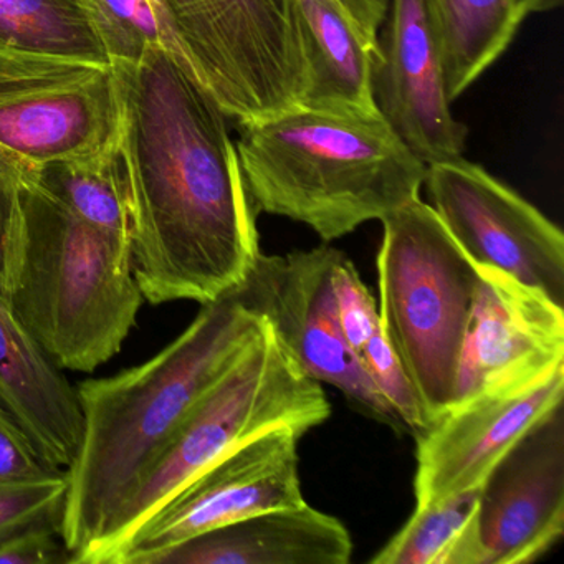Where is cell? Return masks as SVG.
Instances as JSON below:
<instances>
[{
	"label": "cell",
	"mask_w": 564,
	"mask_h": 564,
	"mask_svg": "<svg viewBox=\"0 0 564 564\" xmlns=\"http://www.w3.org/2000/svg\"><path fill=\"white\" fill-rule=\"evenodd\" d=\"M117 67L134 279L151 305L216 302L242 285L262 253L229 118L163 45Z\"/></svg>",
	"instance_id": "cell-1"
},
{
	"label": "cell",
	"mask_w": 564,
	"mask_h": 564,
	"mask_svg": "<svg viewBox=\"0 0 564 564\" xmlns=\"http://www.w3.org/2000/svg\"><path fill=\"white\" fill-rule=\"evenodd\" d=\"M267 325L230 293L203 305L194 322L153 358L75 388L82 438L65 470L61 521L70 563H88L194 405Z\"/></svg>",
	"instance_id": "cell-2"
},
{
	"label": "cell",
	"mask_w": 564,
	"mask_h": 564,
	"mask_svg": "<svg viewBox=\"0 0 564 564\" xmlns=\"http://www.w3.org/2000/svg\"><path fill=\"white\" fill-rule=\"evenodd\" d=\"M236 150L257 213L305 224L325 242L419 199L427 171L378 110L295 107L239 124Z\"/></svg>",
	"instance_id": "cell-3"
},
{
	"label": "cell",
	"mask_w": 564,
	"mask_h": 564,
	"mask_svg": "<svg viewBox=\"0 0 564 564\" xmlns=\"http://www.w3.org/2000/svg\"><path fill=\"white\" fill-rule=\"evenodd\" d=\"M25 243L12 308L62 371L94 372L120 352L144 296L131 247L25 184Z\"/></svg>",
	"instance_id": "cell-4"
},
{
	"label": "cell",
	"mask_w": 564,
	"mask_h": 564,
	"mask_svg": "<svg viewBox=\"0 0 564 564\" xmlns=\"http://www.w3.org/2000/svg\"><path fill=\"white\" fill-rule=\"evenodd\" d=\"M381 224L379 323L429 425L454 402L480 270L421 197Z\"/></svg>",
	"instance_id": "cell-5"
},
{
	"label": "cell",
	"mask_w": 564,
	"mask_h": 564,
	"mask_svg": "<svg viewBox=\"0 0 564 564\" xmlns=\"http://www.w3.org/2000/svg\"><path fill=\"white\" fill-rule=\"evenodd\" d=\"M329 414L322 382L300 368L267 325L249 351L194 405L87 564H113L156 511L227 452L279 425L305 434Z\"/></svg>",
	"instance_id": "cell-6"
},
{
	"label": "cell",
	"mask_w": 564,
	"mask_h": 564,
	"mask_svg": "<svg viewBox=\"0 0 564 564\" xmlns=\"http://www.w3.org/2000/svg\"><path fill=\"white\" fill-rule=\"evenodd\" d=\"M173 54L237 124L299 107L296 0H160Z\"/></svg>",
	"instance_id": "cell-7"
},
{
	"label": "cell",
	"mask_w": 564,
	"mask_h": 564,
	"mask_svg": "<svg viewBox=\"0 0 564 564\" xmlns=\"http://www.w3.org/2000/svg\"><path fill=\"white\" fill-rule=\"evenodd\" d=\"M118 67L0 55V167L35 181L123 138Z\"/></svg>",
	"instance_id": "cell-8"
},
{
	"label": "cell",
	"mask_w": 564,
	"mask_h": 564,
	"mask_svg": "<svg viewBox=\"0 0 564 564\" xmlns=\"http://www.w3.org/2000/svg\"><path fill=\"white\" fill-rule=\"evenodd\" d=\"M341 253L326 246L286 256L260 253L234 295L269 322L306 375L338 389L366 417L405 434L343 336L333 285Z\"/></svg>",
	"instance_id": "cell-9"
},
{
	"label": "cell",
	"mask_w": 564,
	"mask_h": 564,
	"mask_svg": "<svg viewBox=\"0 0 564 564\" xmlns=\"http://www.w3.org/2000/svg\"><path fill=\"white\" fill-rule=\"evenodd\" d=\"M431 204L477 267H491L564 305V236L536 207L464 158L425 171Z\"/></svg>",
	"instance_id": "cell-10"
},
{
	"label": "cell",
	"mask_w": 564,
	"mask_h": 564,
	"mask_svg": "<svg viewBox=\"0 0 564 564\" xmlns=\"http://www.w3.org/2000/svg\"><path fill=\"white\" fill-rule=\"evenodd\" d=\"M302 435L299 429L279 425L227 452L156 511L113 564H153L164 551L207 531L305 503L299 468Z\"/></svg>",
	"instance_id": "cell-11"
},
{
	"label": "cell",
	"mask_w": 564,
	"mask_h": 564,
	"mask_svg": "<svg viewBox=\"0 0 564 564\" xmlns=\"http://www.w3.org/2000/svg\"><path fill=\"white\" fill-rule=\"evenodd\" d=\"M455 402L521 391L564 368V308L513 276L478 267Z\"/></svg>",
	"instance_id": "cell-12"
},
{
	"label": "cell",
	"mask_w": 564,
	"mask_h": 564,
	"mask_svg": "<svg viewBox=\"0 0 564 564\" xmlns=\"http://www.w3.org/2000/svg\"><path fill=\"white\" fill-rule=\"evenodd\" d=\"M384 22L372 67L376 108L425 166L457 160L468 131L445 91L434 2L389 0Z\"/></svg>",
	"instance_id": "cell-13"
},
{
	"label": "cell",
	"mask_w": 564,
	"mask_h": 564,
	"mask_svg": "<svg viewBox=\"0 0 564 564\" xmlns=\"http://www.w3.org/2000/svg\"><path fill=\"white\" fill-rule=\"evenodd\" d=\"M564 368L531 388L455 402L415 435V507L481 487L510 448L563 404Z\"/></svg>",
	"instance_id": "cell-14"
},
{
	"label": "cell",
	"mask_w": 564,
	"mask_h": 564,
	"mask_svg": "<svg viewBox=\"0 0 564 564\" xmlns=\"http://www.w3.org/2000/svg\"><path fill=\"white\" fill-rule=\"evenodd\" d=\"M484 564H528L564 533V414L556 405L495 465L480 487Z\"/></svg>",
	"instance_id": "cell-15"
},
{
	"label": "cell",
	"mask_w": 564,
	"mask_h": 564,
	"mask_svg": "<svg viewBox=\"0 0 564 564\" xmlns=\"http://www.w3.org/2000/svg\"><path fill=\"white\" fill-rule=\"evenodd\" d=\"M345 524L308 503L275 508L191 538L153 564H348Z\"/></svg>",
	"instance_id": "cell-16"
},
{
	"label": "cell",
	"mask_w": 564,
	"mask_h": 564,
	"mask_svg": "<svg viewBox=\"0 0 564 564\" xmlns=\"http://www.w3.org/2000/svg\"><path fill=\"white\" fill-rule=\"evenodd\" d=\"M0 402L18 419L47 465L67 470L74 464L82 438L77 391L19 322L2 292Z\"/></svg>",
	"instance_id": "cell-17"
},
{
	"label": "cell",
	"mask_w": 564,
	"mask_h": 564,
	"mask_svg": "<svg viewBox=\"0 0 564 564\" xmlns=\"http://www.w3.org/2000/svg\"><path fill=\"white\" fill-rule=\"evenodd\" d=\"M144 47L104 0H0V55L117 67Z\"/></svg>",
	"instance_id": "cell-18"
},
{
	"label": "cell",
	"mask_w": 564,
	"mask_h": 564,
	"mask_svg": "<svg viewBox=\"0 0 564 564\" xmlns=\"http://www.w3.org/2000/svg\"><path fill=\"white\" fill-rule=\"evenodd\" d=\"M296 11L305 61L299 107L339 113L378 110L372 98L378 37L339 0H296Z\"/></svg>",
	"instance_id": "cell-19"
},
{
	"label": "cell",
	"mask_w": 564,
	"mask_h": 564,
	"mask_svg": "<svg viewBox=\"0 0 564 564\" xmlns=\"http://www.w3.org/2000/svg\"><path fill=\"white\" fill-rule=\"evenodd\" d=\"M441 35L445 91L457 100L513 42L528 0H432Z\"/></svg>",
	"instance_id": "cell-20"
},
{
	"label": "cell",
	"mask_w": 564,
	"mask_h": 564,
	"mask_svg": "<svg viewBox=\"0 0 564 564\" xmlns=\"http://www.w3.org/2000/svg\"><path fill=\"white\" fill-rule=\"evenodd\" d=\"M480 487L415 507L372 564H484L478 528Z\"/></svg>",
	"instance_id": "cell-21"
},
{
	"label": "cell",
	"mask_w": 564,
	"mask_h": 564,
	"mask_svg": "<svg viewBox=\"0 0 564 564\" xmlns=\"http://www.w3.org/2000/svg\"><path fill=\"white\" fill-rule=\"evenodd\" d=\"M37 183L75 216L131 247L133 196L121 143L84 160L44 167Z\"/></svg>",
	"instance_id": "cell-22"
},
{
	"label": "cell",
	"mask_w": 564,
	"mask_h": 564,
	"mask_svg": "<svg viewBox=\"0 0 564 564\" xmlns=\"http://www.w3.org/2000/svg\"><path fill=\"white\" fill-rule=\"evenodd\" d=\"M65 495V470L0 484V541L42 521H62Z\"/></svg>",
	"instance_id": "cell-23"
},
{
	"label": "cell",
	"mask_w": 564,
	"mask_h": 564,
	"mask_svg": "<svg viewBox=\"0 0 564 564\" xmlns=\"http://www.w3.org/2000/svg\"><path fill=\"white\" fill-rule=\"evenodd\" d=\"M359 365L365 369L379 394L391 405L392 411L404 425L405 434H411L412 437L421 434L427 427L421 402L401 361L382 336L381 329L362 349L359 355Z\"/></svg>",
	"instance_id": "cell-24"
},
{
	"label": "cell",
	"mask_w": 564,
	"mask_h": 564,
	"mask_svg": "<svg viewBox=\"0 0 564 564\" xmlns=\"http://www.w3.org/2000/svg\"><path fill=\"white\" fill-rule=\"evenodd\" d=\"M333 285L343 336L359 361V355L369 339L381 329L378 305L368 286L362 283L355 263L345 253L336 263Z\"/></svg>",
	"instance_id": "cell-25"
},
{
	"label": "cell",
	"mask_w": 564,
	"mask_h": 564,
	"mask_svg": "<svg viewBox=\"0 0 564 564\" xmlns=\"http://www.w3.org/2000/svg\"><path fill=\"white\" fill-rule=\"evenodd\" d=\"M32 181L0 167V292L11 296L25 243L24 187Z\"/></svg>",
	"instance_id": "cell-26"
},
{
	"label": "cell",
	"mask_w": 564,
	"mask_h": 564,
	"mask_svg": "<svg viewBox=\"0 0 564 564\" xmlns=\"http://www.w3.org/2000/svg\"><path fill=\"white\" fill-rule=\"evenodd\" d=\"M57 470L47 465L12 412L0 402V484L29 480Z\"/></svg>",
	"instance_id": "cell-27"
},
{
	"label": "cell",
	"mask_w": 564,
	"mask_h": 564,
	"mask_svg": "<svg viewBox=\"0 0 564 564\" xmlns=\"http://www.w3.org/2000/svg\"><path fill=\"white\" fill-rule=\"evenodd\" d=\"M70 563L61 521H42L0 541V564Z\"/></svg>",
	"instance_id": "cell-28"
},
{
	"label": "cell",
	"mask_w": 564,
	"mask_h": 564,
	"mask_svg": "<svg viewBox=\"0 0 564 564\" xmlns=\"http://www.w3.org/2000/svg\"><path fill=\"white\" fill-rule=\"evenodd\" d=\"M111 14L134 32L144 44L163 45L171 55L170 37L150 0H104Z\"/></svg>",
	"instance_id": "cell-29"
},
{
	"label": "cell",
	"mask_w": 564,
	"mask_h": 564,
	"mask_svg": "<svg viewBox=\"0 0 564 564\" xmlns=\"http://www.w3.org/2000/svg\"><path fill=\"white\" fill-rule=\"evenodd\" d=\"M352 18L372 37H378L379 29L384 24L388 14L389 0H339Z\"/></svg>",
	"instance_id": "cell-30"
},
{
	"label": "cell",
	"mask_w": 564,
	"mask_h": 564,
	"mask_svg": "<svg viewBox=\"0 0 564 564\" xmlns=\"http://www.w3.org/2000/svg\"><path fill=\"white\" fill-rule=\"evenodd\" d=\"M563 0H528V12H547L551 9L560 8Z\"/></svg>",
	"instance_id": "cell-31"
},
{
	"label": "cell",
	"mask_w": 564,
	"mask_h": 564,
	"mask_svg": "<svg viewBox=\"0 0 564 564\" xmlns=\"http://www.w3.org/2000/svg\"><path fill=\"white\" fill-rule=\"evenodd\" d=\"M150 2H151V6H153L154 12H156L158 19H160L161 24H163V28H164L163 15H161L160 0H150ZM164 31H166V28H164ZM166 34H167V31H166ZM167 37H170V35H167ZM171 48H173V45H171Z\"/></svg>",
	"instance_id": "cell-32"
}]
</instances>
